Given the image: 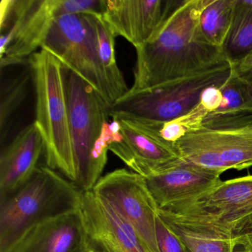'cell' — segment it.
Returning <instances> with one entry per match:
<instances>
[{
	"instance_id": "obj_15",
	"label": "cell",
	"mask_w": 252,
	"mask_h": 252,
	"mask_svg": "<svg viewBox=\"0 0 252 252\" xmlns=\"http://www.w3.org/2000/svg\"><path fill=\"white\" fill-rule=\"evenodd\" d=\"M5 252H88L79 208L33 225Z\"/></svg>"
},
{
	"instance_id": "obj_26",
	"label": "cell",
	"mask_w": 252,
	"mask_h": 252,
	"mask_svg": "<svg viewBox=\"0 0 252 252\" xmlns=\"http://www.w3.org/2000/svg\"><path fill=\"white\" fill-rule=\"evenodd\" d=\"M249 2H250V3L252 5V1H249Z\"/></svg>"
},
{
	"instance_id": "obj_21",
	"label": "cell",
	"mask_w": 252,
	"mask_h": 252,
	"mask_svg": "<svg viewBox=\"0 0 252 252\" xmlns=\"http://www.w3.org/2000/svg\"><path fill=\"white\" fill-rule=\"evenodd\" d=\"M32 77V70H23L17 76L8 79L1 91L0 104V126L1 132L14 112L24 101L27 89L28 82Z\"/></svg>"
},
{
	"instance_id": "obj_4",
	"label": "cell",
	"mask_w": 252,
	"mask_h": 252,
	"mask_svg": "<svg viewBox=\"0 0 252 252\" xmlns=\"http://www.w3.org/2000/svg\"><path fill=\"white\" fill-rule=\"evenodd\" d=\"M82 192L60 172L39 166L27 184L0 203V252L33 225L79 209Z\"/></svg>"
},
{
	"instance_id": "obj_20",
	"label": "cell",
	"mask_w": 252,
	"mask_h": 252,
	"mask_svg": "<svg viewBox=\"0 0 252 252\" xmlns=\"http://www.w3.org/2000/svg\"><path fill=\"white\" fill-rule=\"evenodd\" d=\"M163 221L184 242L189 252H237L240 246L235 240L215 235L210 231L190 229Z\"/></svg>"
},
{
	"instance_id": "obj_1",
	"label": "cell",
	"mask_w": 252,
	"mask_h": 252,
	"mask_svg": "<svg viewBox=\"0 0 252 252\" xmlns=\"http://www.w3.org/2000/svg\"><path fill=\"white\" fill-rule=\"evenodd\" d=\"M209 0H184L156 37L137 48L134 82L128 93L145 91L192 76L226 61L222 49L209 43L199 17Z\"/></svg>"
},
{
	"instance_id": "obj_18",
	"label": "cell",
	"mask_w": 252,
	"mask_h": 252,
	"mask_svg": "<svg viewBox=\"0 0 252 252\" xmlns=\"http://www.w3.org/2000/svg\"><path fill=\"white\" fill-rule=\"evenodd\" d=\"M98 49L106 79L116 102L129 91L125 76L118 65L115 51V36L101 14L95 15Z\"/></svg>"
},
{
	"instance_id": "obj_13",
	"label": "cell",
	"mask_w": 252,
	"mask_h": 252,
	"mask_svg": "<svg viewBox=\"0 0 252 252\" xmlns=\"http://www.w3.org/2000/svg\"><path fill=\"white\" fill-rule=\"evenodd\" d=\"M181 2L177 0H102L101 16L115 37L125 38L137 49L156 37Z\"/></svg>"
},
{
	"instance_id": "obj_19",
	"label": "cell",
	"mask_w": 252,
	"mask_h": 252,
	"mask_svg": "<svg viewBox=\"0 0 252 252\" xmlns=\"http://www.w3.org/2000/svg\"><path fill=\"white\" fill-rule=\"evenodd\" d=\"M236 0H209L199 17V27L206 40L222 49L232 21Z\"/></svg>"
},
{
	"instance_id": "obj_2",
	"label": "cell",
	"mask_w": 252,
	"mask_h": 252,
	"mask_svg": "<svg viewBox=\"0 0 252 252\" xmlns=\"http://www.w3.org/2000/svg\"><path fill=\"white\" fill-rule=\"evenodd\" d=\"M36 91V120L45 143L46 166L75 184L74 152L63 65L41 49L29 59Z\"/></svg>"
},
{
	"instance_id": "obj_22",
	"label": "cell",
	"mask_w": 252,
	"mask_h": 252,
	"mask_svg": "<svg viewBox=\"0 0 252 252\" xmlns=\"http://www.w3.org/2000/svg\"><path fill=\"white\" fill-rule=\"evenodd\" d=\"M208 115L209 111L200 102L198 106L192 111L172 122H166L161 125L146 122H148L151 125L163 140L175 144L186 134L200 127L203 125L205 118Z\"/></svg>"
},
{
	"instance_id": "obj_17",
	"label": "cell",
	"mask_w": 252,
	"mask_h": 252,
	"mask_svg": "<svg viewBox=\"0 0 252 252\" xmlns=\"http://www.w3.org/2000/svg\"><path fill=\"white\" fill-rule=\"evenodd\" d=\"M222 51L231 65L252 52V5L249 1L236 0L231 27Z\"/></svg>"
},
{
	"instance_id": "obj_24",
	"label": "cell",
	"mask_w": 252,
	"mask_h": 252,
	"mask_svg": "<svg viewBox=\"0 0 252 252\" xmlns=\"http://www.w3.org/2000/svg\"><path fill=\"white\" fill-rule=\"evenodd\" d=\"M231 66L233 71L252 88V52L237 64Z\"/></svg>"
},
{
	"instance_id": "obj_11",
	"label": "cell",
	"mask_w": 252,
	"mask_h": 252,
	"mask_svg": "<svg viewBox=\"0 0 252 252\" xmlns=\"http://www.w3.org/2000/svg\"><path fill=\"white\" fill-rule=\"evenodd\" d=\"M111 118L119 121L122 138L109 149L132 172L148 178L182 160L175 144L147 122L119 115Z\"/></svg>"
},
{
	"instance_id": "obj_5",
	"label": "cell",
	"mask_w": 252,
	"mask_h": 252,
	"mask_svg": "<svg viewBox=\"0 0 252 252\" xmlns=\"http://www.w3.org/2000/svg\"><path fill=\"white\" fill-rule=\"evenodd\" d=\"M63 74L76 163L75 185L81 191H92L107 164L97 147L110 117V106L89 84L64 66Z\"/></svg>"
},
{
	"instance_id": "obj_3",
	"label": "cell",
	"mask_w": 252,
	"mask_h": 252,
	"mask_svg": "<svg viewBox=\"0 0 252 252\" xmlns=\"http://www.w3.org/2000/svg\"><path fill=\"white\" fill-rule=\"evenodd\" d=\"M163 220L233 239L243 246L252 237V175L220 181L194 200L158 209Z\"/></svg>"
},
{
	"instance_id": "obj_8",
	"label": "cell",
	"mask_w": 252,
	"mask_h": 252,
	"mask_svg": "<svg viewBox=\"0 0 252 252\" xmlns=\"http://www.w3.org/2000/svg\"><path fill=\"white\" fill-rule=\"evenodd\" d=\"M95 15L70 14L56 19L41 49L89 84L111 107L114 101L98 54Z\"/></svg>"
},
{
	"instance_id": "obj_23",
	"label": "cell",
	"mask_w": 252,
	"mask_h": 252,
	"mask_svg": "<svg viewBox=\"0 0 252 252\" xmlns=\"http://www.w3.org/2000/svg\"><path fill=\"white\" fill-rule=\"evenodd\" d=\"M156 237L160 252H189L184 242L160 219H156Z\"/></svg>"
},
{
	"instance_id": "obj_14",
	"label": "cell",
	"mask_w": 252,
	"mask_h": 252,
	"mask_svg": "<svg viewBox=\"0 0 252 252\" xmlns=\"http://www.w3.org/2000/svg\"><path fill=\"white\" fill-rule=\"evenodd\" d=\"M222 173L181 160L144 178L160 209H168L197 198L221 181Z\"/></svg>"
},
{
	"instance_id": "obj_12",
	"label": "cell",
	"mask_w": 252,
	"mask_h": 252,
	"mask_svg": "<svg viewBox=\"0 0 252 252\" xmlns=\"http://www.w3.org/2000/svg\"><path fill=\"white\" fill-rule=\"evenodd\" d=\"M79 211L88 252H150L132 225L94 191H82Z\"/></svg>"
},
{
	"instance_id": "obj_7",
	"label": "cell",
	"mask_w": 252,
	"mask_h": 252,
	"mask_svg": "<svg viewBox=\"0 0 252 252\" xmlns=\"http://www.w3.org/2000/svg\"><path fill=\"white\" fill-rule=\"evenodd\" d=\"M101 11V0H14L8 20L0 26L1 68L21 64L42 48L58 17Z\"/></svg>"
},
{
	"instance_id": "obj_6",
	"label": "cell",
	"mask_w": 252,
	"mask_h": 252,
	"mask_svg": "<svg viewBox=\"0 0 252 252\" xmlns=\"http://www.w3.org/2000/svg\"><path fill=\"white\" fill-rule=\"evenodd\" d=\"M231 72V64L225 61L188 77L127 92L110 107V117L119 115L158 125L172 122L195 109L207 88L222 87Z\"/></svg>"
},
{
	"instance_id": "obj_9",
	"label": "cell",
	"mask_w": 252,
	"mask_h": 252,
	"mask_svg": "<svg viewBox=\"0 0 252 252\" xmlns=\"http://www.w3.org/2000/svg\"><path fill=\"white\" fill-rule=\"evenodd\" d=\"M175 145L183 160L221 173L252 166V125L220 129L201 126Z\"/></svg>"
},
{
	"instance_id": "obj_25",
	"label": "cell",
	"mask_w": 252,
	"mask_h": 252,
	"mask_svg": "<svg viewBox=\"0 0 252 252\" xmlns=\"http://www.w3.org/2000/svg\"><path fill=\"white\" fill-rule=\"evenodd\" d=\"M237 252H252V237L243 246H239Z\"/></svg>"
},
{
	"instance_id": "obj_16",
	"label": "cell",
	"mask_w": 252,
	"mask_h": 252,
	"mask_svg": "<svg viewBox=\"0 0 252 252\" xmlns=\"http://www.w3.org/2000/svg\"><path fill=\"white\" fill-rule=\"evenodd\" d=\"M45 143L35 122L23 129L0 156V203L14 195L32 178Z\"/></svg>"
},
{
	"instance_id": "obj_10",
	"label": "cell",
	"mask_w": 252,
	"mask_h": 252,
	"mask_svg": "<svg viewBox=\"0 0 252 252\" xmlns=\"http://www.w3.org/2000/svg\"><path fill=\"white\" fill-rule=\"evenodd\" d=\"M92 191L132 225L149 252H160L156 237L159 208L144 177L116 169L101 177Z\"/></svg>"
}]
</instances>
